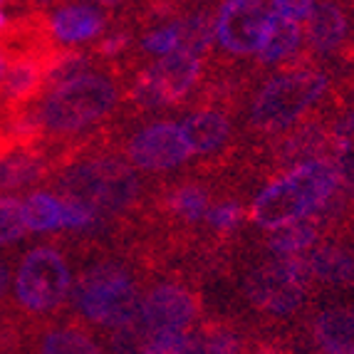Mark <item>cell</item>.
Masks as SVG:
<instances>
[{
  "label": "cell",
  "mask_w": 354,
  "mask_h": 354,
  "mask_svg": "<svg viewBox=\"0 0 354 354\" xmlns=\"http://www.w3.org/2000/svg\"><path fill=\"white\" fill-rule=\"evenodd\" d=\"M310 278L307 260L300 255L275 258L250 272L243 290L245 297L270 315H292L305 300V283Z\"/></svg>",
  "instance_id": "obj_7"
},
{
  "label": "cell",
  "mask_w": 354,
  "mask_h": 354,
  "mask_svg": "<svg viewBox=\"0 0 354 354\" xmlns=\"http://www.w3.org/2000/svg\"><path fill=\"white\" fill-rule=\"evenodd\" d=\"M315 342L325 354H354V313L327 310L315 319Z\"/></svg>",
  "instance_id": "obj_15"
},
{
  "label": "cell",
  "mask_w": 354,
  "mask_h": 354,
  "mask_svg": "<svg viewBox=\"0 0 354 354\" xmlns=\"http://www.w3.org/2000/svg\"><path fill=\"white\" fill-rule=\"evenodd\" d=\"M117 97L119 92L109 77L87 72L45 92L40 104L30 109V114L35 119L40 136L42 131L53 136H67L87 129L102 117H106L117 104Z\"/></svg>",
  "instance_id": "obj_2"
},
{
  "label": "cell",
  "mask_w": 354,
  "mask_h": 354,
  "mask_svg": "<svg viewBox=\"0 0 354 354\" xmlns=\"http://www.w3.org/2000/svg\"><path fill=\"white\" fill-rule=\"evenodd\" d=\"M191 156L189 147L183 142L181 127L176 124H153L142 129L129 142V159L144 171H164L174 169Z\"/></svg>",
  "instance_id": "obj_10"
},
{
  "label": "cell",
  "mask_w": 354,
  "mask_h": 354,
  "mask_svg": "<svg viewBox=\"0 0 354 354\" xmlns=\"http://www.w3.org/2000/svg\"><path fill=\"white\" fill-rule=\"evenodd\" d=\"M50 174L48 153L40 149H18L6 156H0V194L23 189L42 181Z\"/></svg>",
  "instance_id": "obj_13"
},
{
  "label": "cell",
  "mask_w": 354,
  "mask_h": 354,
  "mask_svg": "<svg viewBox=\"0 0 354 354\" xmlns=\"http://www.w3.org/2000/svg\"><path fill=\"white\" fill-rule=\"evenodd\" d=\"M253 354H280L278 349H272V347H258Z\"/></svg>",
  "instance_id": "obj_37"
},
{
  "label": "cell",
  "mask_w": 354,
  "mask_h": 354,
  "mask_svg": "<svg viewBox=\"0 0 354 354\" xmlns=\"http://www.w3.org/2000/svg\"><path fill=\"white\" fill-rule=\"evenodd\" d=\"M104 10L100 6H59L48 18V28L57 42H84L104 30Z\"/></svg>",
  "instance_id": "obj_12"
},
{
  "label": "cell",
  "mask_w": 354,
  "mask_h": 354,
  "mask_svg": "<svg viewBox=\"0 0 354 354\" xmlns=\"http://www.w3.org/2000/svg\"><path fill=\"white\" fill-rule=\"evenodd\" d=\"M178 28V50L189 55H198L206 53L208 45L216 37V25L208 20V15H191V18L176 23Z\"/></svg>",
  "instance_id": "obj_24"
},
{
  "label": "cell",
  "mask_w": 354,
  "mask_h": 354,
  "mask_svg": "<svg viewBox=\"0 0 354 354\" xmlns=\"http://www.w3.org/2000/svg\"><path fill=\"white\" fill-rule=\"evenodd\" d=\"M127 42H129V35H127V32H114V35H109L100 45V53L106 55V57H114V55H119L127 48Z\"/></svg>",
  "instance_id": "obj_33"
},
{
  "label": "cell",
  "mask_w": 354,
  "mask_h": 354,
  "mask_svg": "<svg viewBox=\"0 0 354 354\" xmlns=\"http://www.w3.org/2000/svg\"><path fill=\"white\" fill-rule=\"evenodd\" d=\"M206 216H208V223H211L213 228H218V230H233L238 223H241L243 211H241V206H236V203H223V206L211 208V211H208Z\"/></svg>",
  "instance_id": "obj_31"
},
{
  "label": "cell",
  "mask_w": 354,
  "mask_h": 354,
  "mask_svg": "<svg viewBox=\"0 0 354 354\" xmlns=\"http://www.w3.org/2000/svg\"><path fill=\"white\" fill-rule=\"evenodd\" d=\"M8 28V18H6V12H3V3H0V32Z\"/></svg>",
  "instance_id": "obj_36"
},
{
  "label": "cell",
  "mask_w": 354,
  "mask_h": 354,
  "mask_svg": "<svg viewBox=\"0 0 354 354\" xmlns=\"http://www.w3.org/2000/svg\"><path fill=\"white\" fill-rule=\"evenodd\" d=\"M270 3L258 0H228L218 10L216 20V40L228 53L258 55L266 40Z\"/></svg>",
  "instance_id": "obj_9"
},
{
  "label": "cell",
  "mask_w": 354,
  "mask_h": 354,
  "mask_svg": "<svg viewBox=\"0 0 354 354\" xmlns=\"http://www.w3.org/2000/svg\"><path fill=\"white\" fill-rule=\"evenodd\" d=\"M75 310L92 325L117 327L127 325L139 315V292L129 272L117 263H97L77 278L72 290Z\"/></svg>",
  "instance_id": "obj_4"
},
{
  "label": "cell",
  "mask_w": 354,
  "mask_h": 354,
  "mask_svg": "<svg viewBox=\"0 0 354 354\" xmlns=\"http://www.w3.org/2000/svg\"><path fill=\"white\" fill-rule=\"evenodd\" d=\"M300 23L288 20L270 8V20H268L266 40L260 48L258 57L260 62H278V59L288 57L292 50L300 45Z\"/></svg>",
  "instance_id": "obj_19"
},
{
  "label": "cell",
  "mask_w": 354,
  "mask_h": 354,
  "mask_svg": "<svg viewBox=\"0 0 354 354\" xmlns=\"http://www.w3.org/2000/svg\"><path fill=\"white\" fill-rule=\"evenodd\" d=\"M189 352V335L186 332H161L151 335L144 354H186Z\"/></svg>",
  "instance_id": "obj_29"
},
{
  "label": "cell",
  "mask_w": 354,
  "mask_h": 354,
  "mask_svg": "<svg viewBox=\"0 0 354 354\" xmlns=\"http://www.w3.org/2000/svg\"><path fill=\"white\" fill-rule=\"evenodd\" d=\"M142 48L147 50V53L161 55V57L176 53V50H178V28H176V23L153 30L151 35L144 37Z\"/></svg>",
  "instance_id": "obj_30"
},
{
  "label": "cell",
  "mask_w": 354,
  "mask_h": 354,
  "mask_svg": "<svg viewBox=\"0 0 354 354\" xmlns=\"http://www.w3.org/2000/svg\"><path fill=\"white\" fill-rule=\"evenodd\" d=\"M196 317V302L189 290L181 285H159L144 297L139 307V319L149 335L161 332H183Z\"/></svg>",
  "instance_id": "obj_11"
},
{
  "label": "cell",
  "mask_w": 354,
  "mask_h": 354,
  "mask_svg": "<svg viewBox=\"0 0 354 354\" xmlns=\"http://www.w3.org/2000/svg\"><path fill=\"white\" fill-rule=\"evenodd\" d=\"M186 354H241V337L225 327H206L198 335H189Z\"/></svg>",
  "instance_id": "obj_23"
},
{
  "label": "cell",
  "mask_w": 354,
  "mask_h": 354,
  "mask_svg": "<svg viewBox=\"0 0 354 354\" xmlns=\"http://www.w3.org/2000/svg\"><path fill=\"white\" fill-rule=\"evenodd\" d=\"M149 337L151 335H149V330L136 315L131 322L114 330L112 339H109V349H112V354H144Z\"/></svg>",
  "instance_id": "obj_25"
},
{
  "label": "cell",
  "mask_w": 354,
  "mask_h": 354,
  "mask_svg": "<svg viewBox=\"0 0 354 354\" xmlns=\"http://www.w3.org/2000/svg\"><path fill=\"white\" fill-rule=\"evenodd\" d=\"M270 8L283 18L300 23V20H307V15L313 10V3L310 0H275V3H270Z\"/></svg>",
  "instance_id": "obj_32"
},
{
  "label": "cell",
  "mask_w": 354,
  "mask_h": 354,
  "mask_svg": "<svg viewBox=\"0 0 354 354\" xmlns=\"http://www.w3.org/2000/svg\"><path fill=\"white\" fill-rule=\"evenodd\" d=\"M8 290H10V263L0 258V302L8 297Z\"/></svg>",
  "instance_id": "obj_34"
},
{
  "label": "cell",
  "mask_w": 354,
  "mask_h": 354,
  "mask_svg": "<svg viewBox=\"0 0 354 354\" xmlns=\"http://www.w3.org/2000/svg\"><path fill=\"white\" fill-rule=\"evenodd\" d=\"M59 203L57 196L48 194V191H35L23 201V223L25 230L32 233H45V230L59 228Z\"/></svg>",
  "instance_id": "obj_20"
},
{
  "label": "cell",
  "mask_w": 354,
  "mask_h": 354,
  "mask_svg": "<svg viewBox=\"0 0 354 354\" xmlns=\"http://www.w3.org/2000/svg\"><path fill=\"white\" fill-rule=\"evenodd\" d=\"M169 206L174 208V213L183 216V218L196 221L201 218L203 213H208V198L201 189H178L169 198Z\"/></svg>",
  "instance_id": "obj_27"
},
{
  "label": "cell",
  "mask_w": 354,
  "mask_h": 354,
  "mask_svg": "<svg viewBox=\"0 0 354 354\" xmlns=\"http://www.w3.org/2000/svg\"><path fill=\"white\" fill-rule=\"evenodd\" d=\"M32 354H104L100 344L80 327L57 325L40 330L32 342Z\"/></svg>",
  "instance_id": "obj_17"
},
{
  "label": "cell",
  "mask_w": 354,
  "mask_h": 354,
  "mask_svg": "<svg viewBox=\"0 0 354 354\" xmlns=\"http://www.w3.org/2000/svg\"><path fill=\"white\" fill-rule=\"evenodd\" d=\"M339 176L327 159H310L295 166L288 176L270 183L253 203V221L260 228H283L325 211L335 198Z\"/></svg>",
  "instance_id": "obj_1"
},
{
  "label": "cell",
  "mask_w": 354,
  "mask_h": 354,
  "mask_svg": "<svg viewBox=\"0 0 354 354\" xmlns=\"http://www.w3.org/2000/svg\"><path fill=\"white\" fill-rule=\"evenodd\" d=\"M6 72H8V59L3 57V53H0V84H3V80H6Z\"/></svg>",
  "instance_id": "obj_35"
},
{
  "label": "cell",
  "mask_w": 354,
  "mask_h": 354,
  "mask_svg": "<svg viewBox=\"0 0 354 354\" xmlns=\"http://www.w3.org/2000/svg\"><path fill=\"white\" fill-rule=\"evenodd\" d=\"M335 169L339 181L354 194V109L339 119L335 129Z\"/></svg>",
  "instance_id": "obj_22"
},
{
  "label": "cell",
  "mask_w": 354,
  "mask_h": 354,
  "mask_svg": "<svg viewBox=\"0 0 354 354\" xmlns=\"http://www.w3.org/2000/svg\"><path fill=\"white\" fill-rule=\"evenodd\" d=\"M307 35H310L313 48L319 53L337 50L347 35L344 12L332 3H313V10L307 15Z\"/></svg>",
  "instance_id": "obj_16"
},
{
  "label": "cell",
  "mask_w": 354,
  "mask_h": 354,
  "mask_svg": "<svg viewBox=\"0 0 354 354\" xmlns=\"http://www.w3.org/2000/svg\"><path fill=\"white\" fill-rule=\"evenodd\" d=\"M315 241H317V225L313 221H297V223L275 228V233L268 238V248L278 253V258H285V255L302 253Z\"/></svg>",
  "instance_id": "obj_21"
},
{
  "label": "cell",
  "mask_w": 354,
  "mask_h": 354,
  "mask_svg": "<svg viewBox=\"0 0 354 354\" xmlns=\"http://www.w3.org/2000/svg\"><path fill=\"white\" fill-rule=\"evenodd\" d=\"M307 260V270L330 285H354V255L342 248H319Z\"/></svg>",
  "instance_id": "obj_18"
},
{
  "label": "cell",
  "mask_w": 354,
  "mask_h": 354,
  "mask_svg": "<svg viewBox=\"0 0 354 354\" xmlns=\"http://www.w3.org/2000/svg\"><path fill=\"white\" fill-rule=\"evenodd\" d=\"M62 198L84 203L100 213H122L142 191L134 169L109 156H92L65 166L55 178Z\"/></svg>",
  "instance_id": "obj_3"
},
{
  "label": "cell",
  "mask_w": 354,
  "mask_h": 354,
  "mask_svg": "<svg viewBox=\"0 0 354 354\" xmlns=\"http://www.w3.org/2000/svg\"><path fill=\"white\" fill-rule=\"evenodd\" d=\"M23 236V201L12 198V196H0V245L15 243Z\"/></svg>",
  "instance_id": "obj_26"
},
{
  "label": "cell",
  "mask_w": 354,
  "mask_h": 354,
  "mask_svg": "<svg viewBox=\"0 0 354 354\" xmlns=\"http://www.w3.org/2000/svg\"><path fill=\"white\" fill-rule=\"evenodd\" d=\"M181 134L191 153H211L216 149H221V144H225V139L230 134V127H228V119L221 112L203 109V112L191 114L183 122Z\"/></svg>",
  "instance_id": "obj_14"
},
{
  "label": "cell",
  "mask_w": 354,
  "mask_h": 354,
  "mask_svg": "<svg viewBox=\"0 0 354 354\" xmlns=\"http://www.w3.org/2000/svg\"><path fill=\"white\" fill-rule=\"evenodd\" d=\"M62 211H59V228L65 230H87L97 223V216L92 208H87L84 203L70 201V198H59Z\"/></svg>",
  "instance_id": "obj_28"
},
{
  "label": "cell",
  "mask_w": 354,
  "mask_h": 354,
  "mask_svg": "<svg viewBox=\"0 0 354 354\" xmlns=\"http://www.w3.org/2000/svg\"><path fill=\"white\" fill-rule=\"evenodd\" d=\"M198 72H201V59L196 55L176 50L166 57H159L144 72H139L131 97L142 106L171 104V102L186 97V92L198 80Z\"/></svg>",
  "instance_id": "obj_8"
},
{
  "label": "cell",
  "mask_w": 354,
  "mask_h": 354,
  "mask_svg": "<svg viewBox=\"0 0 354 354\" xmlns=\"http://www.w3.org/2000/svg\"><path fill=\"white\" fill-rule=\"evenodd\" d=\"M327 77L317 70H292L278 75L260 89L253 102L250 119L263 131H280L297 119L325 95Z\"/></svg>",
  "instance_id": "obj_6"
},
{
  "label": "cell",
  "mask_w": 354,
  "mask_h": 354,
  "mask_svg": "<svg viewBox=\"0 0 354 354\" xmlns=\"http://www.w3.org/2000/svg\"><path fill=\"white\" fill-rule=\"evenodd\" d=\"M72 275L65 255L53 245H35L20 258L12 278V300L20 313L48 317L65 305Z\"/></svg>",
  "instance_id": "obj_5"
}]
</instances>
